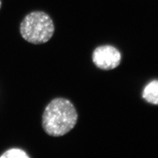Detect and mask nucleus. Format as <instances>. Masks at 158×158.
Wrapping results in <instances>:
<instances>
[{"mask_svg": "<svg viewBox=\"0 0 158 158\" xmlns=\"http://www.w3.org/2000/svg\"><path fill=\"white\" fill-rule=\"evenodd\" d=\"M78 113L67 99L57 98L48 103L42 115V127L46 134L54 137L65 135L75 127Z\"/></svg>", "mask_w": 158, "mask_h": 158, "instance_id": "f257e3e1", "label": "nucleus"}, {"mask_svg": "<svg viewBox=\"0 0 158 158\" xmlns=\"http://www.w3.org/2000/svg\"><path fill=\"white\" fill-rule=\"evenodd\" d=\"M55 27L53 20L43 11L28 13L20 25L22 37L29 43L42 44L48 42L53 36Z\"/></svg>", "mask_w": 158, "mask_h": 158, "instance_id": "f03ea898", "label": "nucleus"}, {"mask_svg": "<svg viewBox=\"0 0 158 158\" xmlns=\"http://www.w3.org/2000/svg\"><path fill=\"white\" fill-rule=\"evenodd\" d=\"M94 65L102 70H111L120 65L121 54L118 49L110 45L96 48L92 53Z\"/></svg>", "mask_w": 158, "mask_h": 158, "instance_id": "7ed1b4c3", "label": "nucleus"}, {"mask_svg": "<svg viewBox=\"0 0 158 158\" xmlns=\"http://www.w3.org/2000/svg\"><path fill=\"white\" fill-rule=\"evenodd\" d=\"M142 98L149 103L158 106V81L149 82L144 88Z\"/></svg>", "mask_w": 158, "mask_h": 158, "instance_id": "20e7f679", "label": "nucleus"}, {"mask_svg": "<svg viewBox=\"0 0 158 158\" xmlns=\"http://www.w3.org/2000/svg\"><path fill=\"white\" fill-rule=\"evenodd\" d=\"M29 158L24 150L19 148H12L7 150L0 156V158Z\"/></svg>", "mask_w": 158, "mask_h": 158, "instance_id": "39448f33", "label": "nucleus"}, {"mask_svg": "<svg viewBox=\"0 0 158 158\" xmlns=\"http://www.w3.org/2000/svg\"><path fill=\"white\" fill-rule=\"evenodd\" d=\"M1 7H2V1L0 0V9H1Z\"/></svg>", "mask_w": 158, "mask_h": 158, "instance_id": "423d86ee", "label": "nucleus"}]
</instances>
